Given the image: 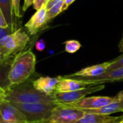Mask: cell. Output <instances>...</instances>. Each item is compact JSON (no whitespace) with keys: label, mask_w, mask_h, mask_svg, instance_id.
<instances>
[{"label":"cell","mask_w":123,"mask_h":123,"mask_svg":"<svg viewBox=\"0 0 123 123\" xmlns=\"http://www.w3.org/2000/svg\"><path fill=\"white\" fill-rule=\"evenodd\" d=\"M85 112L68 105L58 104L51 116L40 123H75L85 115Z\"/></svg>","instance_id":"5"},{"label":"cell","mask_w":123,"mask_h":123,"mask_svg":"<svg viewBox=\"0 0 123 123\" xmlns=\"http://www.w3.org/2000/svg\"><path fill=\"white\" fill-rule=\"evenodd\" d=\"M33 79L12 86L7 90L5 100L17 103H57L54 95H46L35 89Z\"/></svg>","instance_id":"1"},{"label":"cell","mask_w":123,"mask_h":123,"mask_svg":"<svg viewBox=\"0 0 123 123\" xmlns=\"http://www.w3.org/2000/svg\"><path fill=\"white\" fill-rule=\"evenodd\" d=\"M71 79L82 81L88 85L104 84L114 81L123 80V67L118 68L112 71H106L103 74L96 77H70Z\"/></svg>","instance_id":"7"},{"label":"cell","mask_w":123,"mask_h":123,"mask_svg":"<svg viewBox=\"0 0 123 123\" xmlns=\"http://www.w3.org/2000/svg\"><path fill=\"white\" fill-rule=\"evenodd\" d=\"M25 117L28 123H40L48 119L58 103H17L9 102Z\"/></svg>","instance_id":"3"},{"label":"cell","mask_w":123,"mask_h":123,"mask_svg":"<svg viewBox=\"0 0 123 123\" xmlns=\"http://www.w3.org/2000/svg\"><path fill=\"white\" fill-rule=\"evenodd\" d=\"M1 58V50H0V59Z\"/></svg>","instance_id":"33"},{"label":"cell","mask_w":123,"mask_h":123,"mask_svg":"<svg viewBox=\"0 0 123 123\" xmlns=\"http://www.w3.org/2000/svg\"><path fill=\"white\" fill-rule=\"evenodd\" d=\"M8 26H9V25H8V23H7L5 17H4V14H3V12L1 11V9L0 7V27H7Z\"/></svg>","instance_id":"24"},{"label":"cell","mask_w":123,"mask_h":123,"mask_svg":"<svg viewBox=\"0 0 123 123\" xmlns=\"http://www.w3.org/2000/svg\"><path fill=\"white\" fill-rule=\"evenodd\" d=\"M120 117L86 113L85 115L75 123H115Z\"/></svg>","instance_id":"16"},{"label":"cell","mask_w":123,"mask_h":123,"mask_svg":"<svg viewBox=\"0 0 123 123\" xmlns=\"http://www.w3.org/2000/svg\"><path fill=\"white\" fill-rule=\"evenodd\" d=\"M45 47H46V44L43 40H41L36 42V48L38 51H43L45 49Z\"/></svg>","instance_id":"25"},{"label":"cell","mask_w":123,"mask_h":123,"mask_svg":"<svg viewBox=\"0 0 123 123\" xmlns=\"http://www.w3.org/2000/svg\"><path fill=\"white\" fill-rule=\"evenodd\" d=\"M105 88L104 84H98L88 86L86 88L70 92H55L54 95L56 102L58 104L62 105H71L81 99L86 97L88 94H91L94 92L101 91Z\"/></svg>","instance_id":"6"},{"label":"cell","mask_w":123,"mask_h":123,"mask_svg":"<svg viewBox=\"0 0 123 123\" xmlns=\"http://www.w3.org/2000/svg\"><path fill=\"white\" fill-rule=\"evenodd\" d=\"M14 56L1 58L0 59V87L7 90L11 87L9 74Z\"/></svg>","instance_id":"14"},{"label":"cell","mask_w":123,"mask_h":123,"mask_svg":"<svg viewBox=\"0 0 123 123\" xmlns=\"http://www.w3.org/2000/svg\"><path fill=\"white\" fill-rule=\"evenodd\" d=\"M115 123H123V116H121L120 117V119L117 121H116Z\"/></svg>","instance_id":"31"},{"label":"cell","mask_w":123,"mask_h":123,"mask_svg":"<svg viewBox=\"0 0 123 123\" xmlns=\"http://www.w3.org/2000/svg\"><path fill=\"white\" fill-rule=\"evenodd\" d=\"M20 0H12L13 11L17 18H20L22 17L20 9Z\"/></svg>","instance_id":"22"},{"label":"cell","mask_w":123,"mask_h":123,"mask_svg":"<svg viewBox=\"0 0 123 123\" xmlns=\"http://www.w3.org/2000/svg\"><path fill=\"white\" fill-rule=\"evenodd\" d=\"M0 123H11L7 122V121H4V120L2 119V117H1V115H0Z\"/></svg>","instance_id":"32"},{"label":"cell","mask_w":123,"mask_h":123,"mask_svg":"<svg viewBox=\"0 0 123 123\" xmlns=\"http://www.w3.org/2000/svg\"><path fill=\"white\" fill-rule=\"evenodd\" d=\"M17 29L14 28L12 26H8L7 27H0V40L6 37L7 35H9L12 33H13L14 31H16Z\"/></svg>","instance_id":"21"},{"label":"cell","mask_w":123,"mask_h":123,"mask_svg":"<svg viewBox=\"0 0 123 123\" xmlns=\"http://www.w3.org/2000/svg\"><path fill=\"white\" fill-rule=\"evenodd\" d=\"M65 0H48L46 3L48 21L54 19L62 12Z\"/></svg>","instance_id":"18"},{"label":"cell","mask_w":123,"mask_h":123,"mask_svg":"<svg viewBox=\"0 0 123 123\" xmlns=\"http://www.w3.org/2000/svg\"><path fill=\"white\" fill-rule=\"evenodd\" d=\"M60 77L61 76L57 77L40 76L33 81V86L46 95H52L56 92V87L60 80Z\"/></svg>","instance_id":"11"},{"label":"cell","mask_w":123,"mask_h":123,"mask_svg":"<svg viewBox=\"0 0 123 123\" xmlns=\"http://www.w3.org/2000/svg\"><path fill=\"white\" fill-rule=\"evenodd\" d=\"M117 99H120V100H123V91L120 92L118 93V94H117V96H115Z\"/></svg>","instance_id":"29"},{"label":"cell","mask_w":123,"mask_h":123,"mask_svg":"<svg viewBox=\"0 0 123 123\" xmlns=\"http://www.w3.org/2000/svg\"><path fill=\"white\" fill-rule=\"evenodd\" d=\"M93 85H88L82 81H78L71 78H65L64 76L60 77V80L57 85V92H70L79 89L86 88Z\"/></svg>","instance_id":"13"},{"label":"cell","mask_w":123,"mask_h":123,"mask_svg":"<svg viewBox=\"0 0 123 123\" xmlns=\"http://www.w3.org/2000/svg\"><path fill=\"white\" fill-rule=\"evenodd\" d=\"M36 58L30 50L17 54L12 63L9 74V80L12 86L20 84L30 79L35 73Z\"/></svg>","instance_id":"2"},{"label":"cell","mask_w":123,"mask_h":123,"mask_svg":"<svg viewBox=\"0 0 123 123\" xmlns=\"http://www.w3.org/2000/svg\"><path fill=\"white\" fill-rule=\"evenodd\" d=\"M109 66V61L105 62L103 63L91 66L82 68L81 70L70 74L64 76L65 78H70V77H96L103 74L104 72L107 71L108 67Z\"/></svg>","instance_id":"12"},{"label":"cell","mask_w":123,"mask_h":123,"mask_svg":"<svg viewBox=\"0 0 123 123\" xmlns=\"http://www.w3.org/2000/svg\"><path fill=\"white\" fill-rule=\"evenodd\" d=\"M123 67V54L117 57V58L109 61V66L107 70V71H112L118 68Z\"/></svg>","instance_id":"20"},{"label":"cell","mask_w":123,"mask_h":123,"mask_svg":"<svg viewBox=\"0 0 123 123\" xmlns=\"http://www.w3.org/2000/svg\"><path fill=\"white\" fill-rule=\"evenodd\" d=\"M30 40L26 32L22 28L17 29L13 33L0 40V50L1 58L15 56L23 51Z\"/></svg>","instance_id":"4"},{"label":"cell","mask_w":123,"mask_h":123,"mask_svg":"<svg viewBox=\"0 0 123 123\" xmlns=\"http://www.w3.org/2000/svg\"><path fill=\"white\" fill-rule=\"evenodd\" d=\"M33 1H34V0H25V1H24V4H23V6H22V11L23 12H25V11H27V9H28L31 5H33Z\"/></svg>","instance_id":"26"},{"label":"cell","mask_w":123,"mask_h":123,"mask_svg":"<svg viewBox=\"0 0 123 123\" xmlns=\"http://www.w3.org/2000/svg\"><path fill=\"white\" fill-rule=\"evenodd\" d=\"M85 113L99 114L104 115H110L111 114L123 112V100L116 99L113 102L98 109L83 110Z\"/></svg>","instance_id":"15"},{"label":"cell","mask_w":123,"mask_h":123,"mask_svg":"<svg viewBox=\"0 0 123 123\" xmlns=\"http://www.w3.org/2000/svg\"><path fill=\"white\" fill-rule=\"evenodd\" d=\"M0 115L4 121L11 123H28L25 117L9 102H0Z\"/></svg>","instance_id":"9"},{"label":"cell","mask_w":123,"mask_h":123,"mask_svg":"<svg viewBox=\"0 0 123 123\" xmlns=\"http://www.w3.org/2000/svg\"><path fill=\"white\" fill-rule=\"evenodd\" d=\"M119 49H120V51L123 53V35L120 43H119Z\"/></svg>","instance_id":"30"},{"label":"cell","mask_w":123,"mask_h":123,"mask_svg":"<svg viewBox=\"0 0 123 123\" xmlns=\"http://www.w3.org/2000/svg\"><path fill=\"white\" fill-rule=\"evenodd\" d=\"M6 93H7V90L0 87V102L5 100Z\"/></svg>","instance_id":"28"},{"label":"cell","mask_w":123,"mask_h":123,"mask_svg":"<svg viewBox=\"0 0 123 123\" xmlns=\"http://www.w3.org/2000/svg\"><path fill=\"white\" fill-rule=\"evenodd\" d=\"M0 7L9 26L17 27V19L13 11L12 0H0Z\"/></svg>","instance_id":"17"},{"label":"cell","mask_w":123,"mask_h":123,"mask_svg":"<svg viewBox=\"0 0 123 123\" xmlns=\"http://www.w3.org/2000/svg\"><path fill=\"white\" fill-rule=\"evenodd\" d=\"M75 0H65V3H64V6L62 8V12L67 10L68 9V7L75 1Z\"/></svg>","instance_id":"27"},{"label":"cell","mask_w":123,"mask_h":123,"mask_svg":"<svg viewBox=\"0 0 123 123\" xmlns=\"http://www.w3.org/2000/svg\"><path fill=\"white\" fill-rule=\"evenodd\" d=\"M117 99L116 97H102V96H93L88 97H84L80 100L71 104L68 105L73 107L81 109V110H91V109H98L106 106Z\"/></svg>","instance_id":"8"},{"label":"cell","mask_w":123,"mask_h":123,"mask_svg":"<svg viewBox=\"0 0 123 123\" xmlns=\"http://www.w3.org/2000/svg\"><path fill=\"white\" fill-rule=\"evenodd\" d=\"M65 51L69 53H75L81 48L80 43L75 40H70L65 41Z\"/></svg>","instance_id":"19"},{"label":"cell","mask_w":123,"mask_h":123,"mask_svg":"<svg viewBox=\"0 0 123 123\" xmlns=\"http://www.w3.org/2000/svg\"><path fill=\"white\" fill-rule=\"evenodd\" d=\"M47 1H48V0H34L33 4L34 9H36V11L38 10L44 4H46L47 3Z\"/></svg>","instance_id":"23"},{"label":"cell","mask_w":123,"mask_h":123,"mask_svg":"<svg viewBox=\"0 0 123 123\" xmlns=\"http://www.w3.org/2000/svg\"><path fill=\"white\" fill-rule=\"evenodd\" d=\"M48 22L46 4L36 12V13L25 25V27L30 35H36L47 24Z\"/></svg>","instance_id":"10"}]
</instances>
